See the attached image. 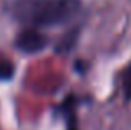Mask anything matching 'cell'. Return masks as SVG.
<instances>
[{
	"label": "cell",
	"instance_id": "obj_1",
	"mask_svg": "<svg viewBox=\"0 0 131 130\" xmlns=\"http://www.w3.org/2000/svg\"><path fill=\"white\" fill-rule=\"evenodd\" d=\"M15 22L30 29L67 25L80 17L81 0H12L7 5Z\"/></svg>",
	"mask_w": 131,
	"mask_h": 130
},
{
	"label": "cell",
	"instance_id": "obj_2",
	"mask_svg": "<svg viewBox=\"0 0 131 130\" xmlns=\"http://www.w3.org/2000/svg\"><path fill=\"white\" fill-rule=\"evenodd\" d=\"M50 43L47 33H43L38 29H30V27H23L15 37V47L17 50L23 53H38L45 50Z\"/></svg>",
	"mask_w": 131,
	"mask_h": 130
},
{
	"label": "cell",
	"instance_id": "obj_3",
	"mask_svg": "<svg viewBox=\"0 0 131 130\" xmlns=\"http://www.w3.org/2000/svg\"><path fill=\"white\" fill-rule=\"evenodd\" d=\"M77 105H78V98L75 95H68L60 104V112L65 117V120H67V130H78Z\"/></svg>",
	"mask_w": 131,
	"mask_h": 130
},
{
	"label": "cell",
	"instance_id": "obj_4",
	"mask_svg": "<svg viewBox=\"0 0 131 130\" xmlns=\"http://www.w3.org/2000/svg\"><path fill=\"white\" fill-rule=\"evenodd\" d=\"M80 32H81V27L80 25L70 29L68 32H65L63 35L57 40V43H55V52H58V53H68V52H71V50L75 49V45H77V42H78Z\"/></svg>",
	"mask_w": 131,
	"mask_h": 130
},
{
	"label": "cell",
	"instance_id": "obj_5",
	"mask_svg": "<svg viewBox=\"0 0 131 130\" xmlns=\"http://www.w3.org/2000/svg\"><path fill=\"white\" fill-rule=\"evenodd\" d=\"M13 75H15V63H13V60L8 59L3 52H0V83L12 80Z\"/></svg>",
	"mask_w": 131,
	"mask_h": 130
},
{
	"label": "cell",
	"instance_id": "obj_6",
	"mask_svg": "<svg viewBox=\"0 0 131 130\" xmlns=\"http://www.w3.org/2000/svg\"><path fill=\"white\" fill-rule=\"evenodd\" d=\"M119 82H121V90L125 102H131V63H128L119 73Z\"/></svg>",
	"mask_w": 131,
	"mask_h": 130
}]
</instances>
